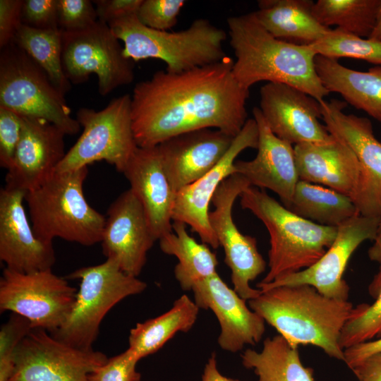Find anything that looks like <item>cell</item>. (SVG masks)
Masks as SVG:
<instances>
[{"instance_id": "10", "label": "cell", "mask_w": 381, "mask_h": 381, "mask_svg": "<svg viewBox=\"0 0 381 381\" xmlns=\"http://www.w3.org/2000/svg\"><path fill=\"white\" fill-rule=\"evenodd\" d=\"M62 64L71 84L85 83L95 74L102 96L135 78L134 61L125 56L109 25L99 20L84 30L63 32Z\"/></svg>"}, {"instance_id": "47", "label": "cell", "mask_w": 381, "mask_h": 381, "mask_svg": "<svg viewBox=\"0 0 381 381\" xmlns=\"http://www.w3.org/2000/svg\"><path fill=\"white\" fill-rule=\"evenodd\" d=\"M368 254L370 260L381 265V216L380 217L376 237L373 241V244L369 248Z\"/></svg>"}, {"instance_id": "43", "label": "cell", "mask_w": 381, "mask_h": 381, "mask_svg": "<svg viewBox=\"0 0 381 381\" xmlns=\"http://www.w3.org/2000/svg\"><path fill=\"white\" fill-rule=\"evenodd\" d=\"M143 0H95L98 20L110 23L121 18L136 15Z\"/></svg>"}, {"instance_id": "22", "label": "cell", "mask_w": 381, "mask_h": 381, "mask_svg": "<svg viewBox=\"0 0 381 381\" xmlns=\"http://www.w3.org/2000/svg\"><path fill=\"white\" fill-rule=\"evenodd\" d=\"M235 137L202 128L173 136L157 145L164 171L177 193L212 170Z\"/></svg>"}, {"instance_id": "1", "label": "cell", "mask_w": 381, "mask_h": 381, "mask_svg": "<svg viewBox=\"0 0 381 381\" xmlns=\"http://www.w3.org/2000/svg\"><path fill=\"white\" fill-rule=\"evenodd\" d=\"M234 62L226 56L181 73L160 70L138 83L131 96L138 147H155L173 136L202 128L236 137L248 120L249 90L235 78Z\"/></svg>"}, {"instance_id": "40", "label": "cell", "mask_w": 381, "mask_h": 381, "mask_svg": "<svg viewBox=\"0 0 381 381\" xmlns=\"http://www.w3.org/2000/svg\"><path fill=\"white\" fill-rule=\"evenodd\" d=\"M22 126L21 115L0 107V166L6 170L13 162Z\"/></svg>"}, {"instance_id": "18", "label": "cell", "mask_w": 381, "mask_h": 381, "mask_svg": "<svg viewBox=\"0 0 381 381\" xmlns=\"http://www.w3.org/2000/svg\"><path fill=\"white\" fill-rule=\"evenodd\" d=\"M155 241L140 202L130 188L123 191L107 212L101 241L104 255L138 277Z\"/></svg>"}, {"instance_id": "32", "label": "cell", "mask_w": 381, "mask_h": 381, "mask_svg": "<svg viewBox=\"0 0 381 381\" xmlns=\"http://www.w3.org/2000/svg\"><path fill=\"white\" fill-rule=\"evenodd\" d=\"M47 73L55 87L65 95L71 88L62 64L63 32L39 30L21 25L13 42Z\"/></svg>"}, {"instance_id": "29", "label": "cell", "mask_w": 381, "mask_h": 381, "mask_svg": "<svg viewBox=\"0 0 381 381\" xmlns=\"http://www.w3.org/2000/svg\"><path fill=\"white\" fill-rule=\"evenodd\" d=\"M172 230L159 240V247L165 254L177 258L174 272L181 289L192 290L197 283L217 273L219 262L207 244L188 234L186 224L173 222Z\"/></svg>"}, {"instance_id": "21", "label": "cell", "mask_w": 381, "mask_h": 381, "mask_svg": "<svg viewBox=\"0 0 381 381\" xmlns=\"http://www.w3.org/2000/svg\"><path fill=\"white\" fill-rule=\"evenodd\" d=\"M192 291L199 308L210 309L217 317L221 327L217 341L222 349L235 353L262 339L265 320L247 306L246 301L229 287L217 272L197 283Z\"/></svg>"}, {"instance_id": "38", "label": "cell", "mask_w": 381, "mask_h": 381, "mask_svg": "<svg viewBox=\"0 0 381 381\" xmlns=\"http://www.w3.org/2000/svg\"><path fill=\"white\" fill-rule=\"evenodd\" d=\"M98 20L96 8L89 0H58V26L63 32L87 28Z\"/></svg>"}, {"instance_id": "31", "label": "cell", "mask_w": 381, "mask_h": 381, "mask_svg": "<svg viewBox=\"0 0 381 381\" xmlns=\"http://www.w3.org/2000/svg\"><path fill=\"white\" fill-rule=\"evenodd\" d=\"M286 207L303 219L334 227L359 214L350 197L303 180L296 183L291 200Z\"/></svg>"}, {"instance_id": "11", "label": "cell", "mask_w": 381, "mask_h": 381, "mask_svg": "<svg viewBox=\"0 0 381 381\" xmlns=\"http://www.w3.org/2000/svg\"><path fill=\"white\" fill-rule=\"evenodd\" d=\"M77 292L52 269L21 272L5 267L0 278V310L21 315L32 328L52 334L70 315Z\"/></svg>"}, {"instance_id": "17", "label": "cell", "mask_w": 381, "mask_h": 381, "mask_svg": "<svg viewBox=\"0 0 381 381\" xmlns=\"http://www.w3.org/2000/svg\"><path fill=\"white\" fill-rule=\"evenodd\" d=\"M258 143L257 123L254 119H249L219 162L200 179L176 193L173 222L190 226L202 243L217 248L219 243L209 221L210 203L221 183L235 174L234 162L238 155L247 148L257 149Z\"/></svg>"}, {"instance_id": "8", "label": "cell", "mask_w": 381, "mask_h": 381, "mask_svg": "<svg viewBox=\"0 0 381 381\" xmlns=\"http://www.w3.org/2000/svg\"><path fill=\"white\" fill-rule=\"evenodd\" d=\"M64 95L44 71L13 42L1 49L0 107L45 119L66 135L80 130Z\"/></svg>"}, {"instance_id": "41", "label": "cell", "mask_w": 381, "mask_h": 381, "mask_svg": "<svg viewBox=\"0 0 381 381\" xmlns=\"http://www.w3.org/2000/svg\"><path fill=\"white\" fill-rule=\"evenodd\" d=\"M21 21L35 29H59L58 0H23Z\"/></svg>"}, {"instance_id": "13", "label": "cell", "mask_w": 381, "mask_h": 381, "mask_svg": "<svg viewBox=\"0 0 381 381\" xmlns=\"http://www.w3.org/2000/svg\"><path fill=\"white\" fill-rule=\"evenodd\" d=\"M107 359L101 351L73 346L32 328L15 353L8 381H89V375Z\"/></svg>"}, {"instance_id": "7", "label": "cell", "mask_w": 381, "mask_h": 381, "mask_svg": "<svg viewBox=\"0 0 381 381\" xmlns=\"http://www.w3.org/2000/svg\"><path fill=\"white\" fill-rule=\"evenodd\" d=\"M65 278L80 279V286L68 318L51 334L83 349H92L100 325L114 306L147 288L145 282L125 273L111 259L97 265L77 269Z\"/></svg>"}, {"instance_id": "26", "label": "cell", "mask_w": 381, "mask_h": 381, "mask_svg": "<svg viewBox=\"0 0 381 381\" xmlns=\"http://www.w3.org/2000/svg\"><path fill=\"white\" fill-rule=\"evenodd\" d=\"M315 66L329 92L339 93L347 103L381 123V66L358 71L321 55L315 56Z\"/></svg>"}, {"instance_id": "24", "label": "cell", "mask_w": 381, "mask_h": 381, "mask_svg": "<svg viewBox=\"0 0 381 381\" xmlns=\"http://www.w3.org/2000/svg\"><path fill=\"white\" fill-rule=\"evenodd\" d=\"M123 174L143 206L156 241L171 232L176 192L164 171L157 146L138 147Z\"/></svg>"}, {"instance_id": "30", "label": "cell", "mask_w": 381, "mask_h": 381, "mask_svg": "<svg viewBox=\"0 0 381 381\" xmlns=\"http://www.w3.org/2000/svg\"><path fill=\"white\" fill-rule=\"evenodd\" d=\"M298 347L279 334L267 337L260 351H244L242 364L254 371L258 381H315L313 370L303 365Z\"/></svg>"}, {"instance_id": "25", "label": "cell", "mask_w": 381, "mask_h": 381, "mask_svg": "<svg viewBox=\"0 0 381 381\" xmlns=\"http://www.w3.org/2000/svg\"><path fill=\"white\" fill-rule=\"evenodd\" d=\"M299 180L321 185L344 195L354 196L360 167L353 152L334 138L327 143L294 145Z\"/></svg>"}, {"instance_id": "16", "label": "cell", "mask_w": 381, "mask_h": 381, "mask_svg": "<svg viewBox=\"0 0 381 381\" xmlns=\"http://www.w3.org/2000/svg\"><path fill=\"white\" fill-rule=\"evenodd\" d=\"M260 110L270 130L293 145L327 143L334 140L322 119L320 103L300 89L267 83L260 90Z\"/></svg>"}, {"instance_id": "15", "label": "cell", "mask_w": 381, "mask_h": 381, "mask_svg": "<svg viewBox=\"0 0 381 381\" xmlns=\"http://www.w3.org/2000/svg\"><path fill=\"white\" fill-rule=\"evenodd\" d=\"M380 217L357 214L339 226L337 237L325 253L312 266L268 284H257L265 291L281 286L308 284L331 298L348 301L349 286L343 276L355 250L364 241H374Z\"/></svg>"}, {"instance_id": "14", "label": "cell", "mask_w": 381, "mask_h": 381, "mask_svg": "<svg viewBox=\"0 0 381 381\" xmlns=\"http://www.w3.org/2000/svg\"><path fill=\"white\" fill-rule=\"evenodd\" d=\"M320 103L322 119L329 133L355 154L360 167L356 193L352 198L358 214L381 216V143L370 119L343 111L346 103L337 99Z\"/></svg>"}, {"instance_id": "28", "label": "cell", "mask_w": 381, "mask_h": 381, "mask_svg": "<svg viewBox=\"0 0 381 381\" xmlns=\"http://www.w3.org/2000/svg\"><path fill=\"white\" fill-rule=\"evenodd\" d=\"M199 309L194 301L183 294L166 313L137 323L130 331L128 349L138 361L157 352L177 332L192 328Z\"/></svg>"}, {"instance_id": "42", "label": "cell", "mask_w": 381, "mask_h": 381, "mask_svg": "<svg viewBox=\"0 0 381 381\" xmlns=\"http://www.w3.org/2000/svg\"><path fill=\"white\" fill-rule=\"evenodd\" d=\"M23 0H0V47L13 43L22 25Z\"/></svg>"}, {"instance_id": "48", "label": "cell", "mask_w": 381, "mask_h": 381, "mask_svg": "<svg viewBox=\"0 0 381 381\" xmlns=\"http://www.w3.org/2000/svg\"><path fill=\"white\" fill-rule=\"evenodd\" d=\"M368 38L375 41L381 42V0L377 13L373 30Z\"/></svg>"}, {"instance_id": "46", "label": "cell", "mask_w": 381, "mask_h": 381, "mask_svg": "<svg viewBox=\"0 0 381 381\" xmlns=\"http://www.w3.org/2000/svg\"><path fill=\"white\" fill-rule=\"evenodd\" d=\"M201 381H241L226 377L219 372L217 368L216 354L213 352L206 363Z\"/></svg>"}, {"instance_id": "19", "label": "cell", "mask_w": 381, "mask_h": 381, "mask_svg": "<svg viewBox=\"0 0 381 381\" xmlns=\"http://www.w3.org/2000/svg\"><path fill=\"white\" fill-rule=\"evenodd\" d=\"M22 117L21 136L13 162L7 169L5 186L28 192L56 172L66 153V135L45 119Z\"/></svg>"}, {"instance_id": "34", "label": "cell", "mask_w": 381, "mask_h": 381, "mask_svg": "<svg viewBox=\"0 0 381 381\" xmlns=\"http://www.w3.org/2000/svg\"><path fill=\"white\" fill-rule=\"evenodd\" d=\"M369 291L374 302L356 306L343 327L339 339L343 349L381 337V265L369 286Z\"/></svg>"}, {"instance_id": "12", "label": "cell", "mask_w": 381, "mask_h": 381, "mask_svg": "<svg viewBox=\"0 0 381 381\" xmlns=\"http://www.w3.org/2000/svg\"><path fill=\"white\" fill-rule=\"evenodd\" d=\"M250 186L242 175H231L217 189L211 202L214 209L209 213L210 226L224 249V262L231 272L234 290L246 301L261 294L262 291L252 288L250 282L264 272L267 265L258 251L255 238L241 233L233 220L235 200Z\"/></svg>"}, {"instance_id": "35", "label": "cell", "mask_w": 381, "mask_h": 381, "mask_svg": "<svg viewBox=\"0 0 381 381\" xmlns=\"http://www.w3.org/2000/svg\"><path fill=\"white\" fill-rule=\"evenodd\" d=\"M317 55L338 59L349 57L381 66V42L363 38L339 28L309 44Z\"/></svg>"}, {"instance_id": "2", "label": "cell", "mask_w": 381, "mask_h": 381, "mask_svg": "<svg viewBox=\"0 0 381 381\" xmlns=\"http://www.w3.org/2000/svg\"><path fill=\"white\" fill-rule=\"evenodd\" d=\"M236 60L233 73L245 88L257 83H281L301 90L318 102L330 92L315 66L316 53L309 44L277 39L258 20L254 12L226 20Z\"/></svg>"}, {"instance_id": "23", "label": "cell", "mask_w": 381, "mask_h": 381, "mask_svg": "<svg viewBox=\"0 0 381 381\" xmlns=\"http://www.w3.org/2000/svg\"><path fill=\"white\" fill-rule=\"evenodd\" d=\"M253 114L258 128V152L251 160H236L235 173L251 186L273 191L286 207L299 181L294 145L272 133L258 107Z\"/></svg>"}, {"instance_id": "4", "label": "cell", "mask_w": 381, "mask_h": 381, "mask_svg": "<svg viewBox=\"0 0 381 381\" xmlns=\"http://www.w3.org/2000/svg\"><path fill=\"white\" fill-rule=\"evenodd\" d=\"M239 197L241 207L259 219L270 235L269 271L260 284L312 266L337 237V227L320 225L296 215L264 189L250 186Z\"/></svg>"}, {"instance_id": "20", "label": "cell", "mask_w": 381, "mask_h": 381, "mask_svg": "<svg viewBox=\"0 0 381 381\" xmlns=\"http://www.w3.org/2000/svg\"><path fill=\"white\" fill-rule=\"evenodd\" d=\"M26 193L6 186L0 190V260L6 268L21 272L52 269L53 243L35 234L23 205Z\"/></svg>"}, {"instance_id": "33", "label": "cell", "mask_w": 381, "mask_h": 381, "mask_svg": "<svg viewBox=\"0 0 381 381\" xmlns=\"http://www.w3.org/2000/svg\"><path fill=\"white\" fill-rule=\"evenodd\" d=\"M380 0H318L313 13L322 25H337L344 32L368 38L375 23Z\"/></svg>"}, {"instance_id": "45", "label": "cell", "mask_w": 381, "mask_h": 381, "mask_svg": "<svg viewBox=\"0 0 381 381\" xmlns=\"http://www.w3.org/2000/svg\"><path fill=\"white\" fill-rule=\"evenodd\" d=\"M351 370L358 381H381V353L368 357Z\"/></svg>"}, {"instance_id": "39", "label": "cell", "mask_w": 381, "mask_h": 381, "mask_svg": "<svg viewBox=\"0 0 381 381\" xmlns=\"http://www.w3.org/2000/svg\"><path fill=\"white\" fill-rule=\"evenodd\" d=\"M139 361L127 349L110 358L89 375V381H140L136 370Z\"/></svg>"}, {"instance_id": "5", "label": "cell", "mask_w": 381, "mask_h": 381, "mask_svg": "<svg viewBox=\"0 0 381 381\" xmlns=\"http://www.w3.org/2000/svg\"><path fill=\"white\" fill-rule=\"evenodd\" d=\"M88 168L55 172L39 187L27 192L30 223L36 236L53 243L60 238L84 246L101 243L106 217L85 198Z\"/></svg>"}, {"instance_id": "9", "label": "cell", "mask_w": 381, "mask_h": 381, "mask_svg": "<svg viewBox=\"0 0 381 381\" xmlns=\"http://www.w3.org/2000/svg\"><path fill=\"white\" fill-rule=\"evenodd\" d=\"M76 115L83 132L56 172L73 171L105 161L123 173L138 147L132 128L131 96L114 98L99 111L80 108Z\"/></svg>"}, {"instance_id": "44", "label": "cell", "mask_w": 381, "mask_h": 381, "mask_svg": "<svg viewBox=\"0 0 381 381\" xmlns=\"http://www.w3.org/2000/svg\"><path fill=\"white\" fill-rule=\"evenodd\" d=\"M381 353V337L358 343L344 349V363L351 370L368 357Z\"/></svg>"}, {"instance_id": "36", "label": "cell", "mask_w": 381, "mask_h": 381, "mask_svg": "<svg viewBox=\"0 0 381 381\" xmlns=\"http://www.w3.org/2000/svg\"><path fill=\"white\" fill-rule=\"evenodd\" d=\"M28 320L12 313L0 329V381H8L14 370L15 353L23 339L32 330Z\"/></svg>"}, {"instance_id": "6", "label": "cell", "mask_w": 381, "mask_h": 381, "mask_svg": "<svg viewBox=\"0 0 381 381\" xmlns=\"http://www.w3.org/2000/svg\"><path fill=\"white\" fill-rule=\"evenodd\" d=\"M108 25L123 42L126 57L133 61L162 60L167 65L166 71L170 73H181L214 64L226 56L223 48L226 32L207 19L194 20L188 28L176 32L147 27L136 15Z\"/></svg>"}, {"instance_id": "3", "label": "cell", "mask_w": 381, "mask_h": 381, "mask_svg": "<svg viewBox=\"0 0 381 381\" xmlns=\"http://www.w3.org/2000/svg\"><path fill=\"white\" fill-rule=\"evenodd\" d=\"M248 306L291 345H313L344 361L339 339L354 308L349 301L329 298L301 284L262 291L248 301Z\"/></svg>"}, {"instance_id": "27", "label": "cell", "mask_w": 381, "mask_h": 381, "mask_svg": "<svg viewBox=\"0 0 381 381\" xmlns=\"http://www.w3.org/2000/svg\"><path fill=\"white\" fill-rule=\"evenodd\" d=\"M311 0H260L254 12L260 23L274 37L310 44L330 30L314 16Z\"/></svg>"}, {"instance_id": "37", "label": "cell", "mask_w": 381, "mask_h": 381, "mask_svg": "<svg viewBox=\"0 0 381 381\" xmlns=\"http://www.w3.org/2000/svg\"><path fill=\"white\" fill-rule=\"evenodd\" d=\"M185 3L183 0H143L136 16L147 27L168 30L176 24Z\"/></svg>"}]
</instances>
